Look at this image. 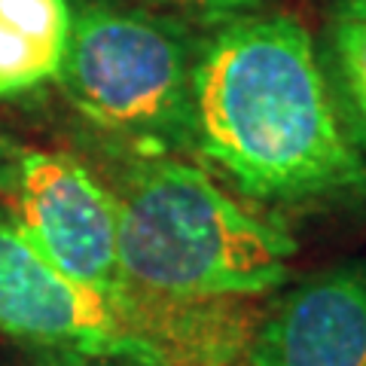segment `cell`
Segmentation results:
<instances>
[{
    "instance_id": "cell-4",
    "label": "cell",
    "mask_w": 366,
    "mask_h": 366,
    "mask_svg": "<svg viewBox=\"0 0 366 366\" xmlns=\"http://www.w3.org/2000/svg\"><path fill=\"white\" fill-rule=\"evenodd\" d=\"M0 196L6 217L55 269L117 305L125 287L117 199L86 165L19 150L0 168Z\"/></svg>"
},
{
    "instance_id": "cell-11",
    "label": "cell",
    "mask_w": 366,
    "mask_h": 366,
    "mask_svg": "<svg viewBox=\"0 0 366 366\" xmlns=\"http://www.w3.org/2000/svg\"><path fill=\"white\" fill-rule=\"evenodd\" d=\"M336 19H360L366 21V0H333Z\"/></svg>"
},
{
    "instance_id": "cell-5",
    "label": "cell",
    "mask_w": 366,
    "mask_h": 366,
    "mask_svg": "<svg viewBox=\"0 0 366 366\" xmlns=\"http://www.w3.org/2000/svg\"><path fill=\"white\" fill-rule=\"evenodd\" d=\"M0 336L34 348L113 354L137 363L129 327L107 296L76 284L0 208Z\"/></svg>"
},
{
    "instance_id": "cell-2",
    "label": "cell",
    "mask_w": 366,
    "mask_h": 366,
    "mask_svg": "<svg viewBox=\"0 0 366 366\" xmlns=\"http://www.w3.org/2000/svg\"><path fill=\"white\" fill-rule=\"evenodd\" d=\"M122 290L156 300H257L290 278L296 238L211 171L144 156L117 189Z\"/></svg>"
},
{
    "instance_id": "cell-3",
    "label": "cell",
    "mask_w": 366,
    "mask_h": 366,
    "mask_svg": "<svg viewBox=\"0 0 366 366\" xmlns=\"http://www.w3.org/2000/svg\"><path fill=\"white\" fill-rule=\"evenodd\" d=\"M199 52L187 31L141 9L83 4L59 83L71 104L141 156H168L192 144V67Z\"/></svg>"
},
{
    "instance_id": "cell-7",
    "label": "cell",
    "mask_w": 366,
    "mask_h": 366,
    "mask_svg": "<svg viewBox=\"0 0 366 366\" xmlns=\"http://www.w3.org/2000/svg\"><path fill=\"white\" fill-rule=\"evenodd\" d=\"M67 37V0H0V98L59 79Z\"/></svg>"
},
{
    "instance_id": "cell-9",
    "label": "cell",
    "mask_w": 366,
    "mask_h": 366,
    "mask_svg": "<svg viewBox=\"0 0 366 366\" xmlns=\"http://www.w3.org/2000/svg\"><path fill=\"white\" fill-rule=\"evenodd\" d=\"M19 366H137V363L125 360V357H113V354H92V351H71V348H37Z\"/></svg>"
},
{
    "instance_id": "cell-10",
    "label": "cell",
    "mask_w": 366,
    "mask_h": 366,
    "mask_svg": "<svg viewBox=\"0 0 366 366\" xmlns=\"http://www.w3.org/2000/svg\"><path fill=\"white\" fill-rule=\"evenodd\" d=\"M162 4L192 9V13H202L208 19H238L257 13L266 0H162Z\"/></svg>"
},
{
    "instance_id": "cell-6",
    "label": "cell",
    "mask_w": 366,
    "mask_h": 366,
    "mask_svg": "<svg viewBox=\"0 0 366 366\" xmlns=\"http://www.w3.org/2000/svg\"><path fill=\"white\" fill-rule=\"evenodd\" d=\"M250 366H366V259L308 274L266 308Z\"/></svg>"
},
{
    "instance_id": "cell-1",
    "label": "cell",
    "mask_w": 366,
    "mask_h": 366,
    "mask_svg": "<svg viewBox=\"0 0 366 366\" xmlns=\"http://www.w3.org/2000/svg\"><path fill=\"white\" fill-rule=\"evenodd\" d=\"M192 147L262 208L366 199L351 137L308 31L290 16L229 19L192 67Z\"/></svg>"
},
{
    "instance_id": "cell-8",
    "label": "cell",
    "mask_w": 366,
    "mask_h": 366,
    "mask_svg": "<svg viewBox=\"0 0 366 366\" xmlns=\"http://www.w3.org/2000/svg\"><path fill=\"white\" fill-rule=\"evenodd\" d=\"M333 59V95L351 137L366 147V21L336 19L330 37Z\"/></svg>"
}]
</instances>
